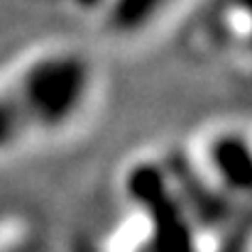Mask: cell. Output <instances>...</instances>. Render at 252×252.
Segmentation results:
<instances>
[{"label":"cell","instance_id":"cell-1","mask_svg":"<svg viewBox=\"0 0 252 252\" xmlns=\"http://www.w3.org/2000/svg\"><path fill=\"white\" fill-rule=\"evenodd\" d=\"M91 91V66L81 54L54 52L34 59L12 93L27 125L64 127L76 118Z\"/></svg>","mask_w":252,"mask_h":252},{"label":"cell","instance_id":"cell-2","mask_svg":"<svg viewBox=\"0 0 252 252\" xmlns=\"http://www.w3.org/2000/svg\"><path fill=\"white\" fill-rule=\"evenodd\" d=\"M123 189L147 220L142 252H198V228L176 196L162 162H135L123 179Z\"/></svg>","mask_w":252,"mask_h":252},{"label":"cell","instance_id":"cell-3","mask_svg":"<svg viewBox=\"0 0 252 252\" xmlns=\"http://www.w3.org/2000/svg\"><path fill=\"white\" fill-rule=\"evenodd\" d=\"M169 174V181L181 198L184 208L189 211L193 225L201 230L220 228L233 216V198L225 193L213 179L191 164V159L181 150H171L169 157L162 162Z\"/></svg>","mask_w":252,"mask_h":252},{"label":"cell","instance_id":"cell-4","mask_svg":"<svg viewBox=\"0 0 252 252\" xmlns=\"http://www.w3.org/2000/svg\"><path fill=\"white\" fill-rule=\"evenodd\" d=\"M206 164L211 179L230 196H245L252 189L250 142L240 132H220L206 147Z\"/></svg>","mask_w":252,"mask_h":252},{"label":"cell","instance_id":"cell-5","mask_svg":"<svg viewBox=\"0 0 252 252\" xmlns=\"http://www.w3.org/2000/svg\"><path fill=\"white\" fill-rule=\"evenodd\" d=\"M167 2L169 0H110L108 22L123 34L140 32L162 12Z\"/></svg>","mask_w":252,"mask_h":252},{"label":"cell","instance_id":"cell-6","mask_svg":"<svg viewBox=\"0 0 252 252\" xmlns=\"http://www.w3.org/2000/svg\"><path fill=\"white\" fill-rule=\"evenodd\" d=\"M25 127H27V123H25L15 98L12 95H0V152L12 147L22 137Z\"/></svg>","mask_w":252,"mask_h":252},{"label":"cell","instance_id":"cell-7","mask_svg":"<svg viewBox=\"0 0 252 252\" xmlns=\"http://www.w3.org/2000/svg\"><path fill=\"white\" fill-rule=\"evenodd\" d=\"M79 7H84V10H91V7H98V5H103V2H108V0H74Z\"/></svg>","mask_w":252,"mask_h":252}]
</instances>
